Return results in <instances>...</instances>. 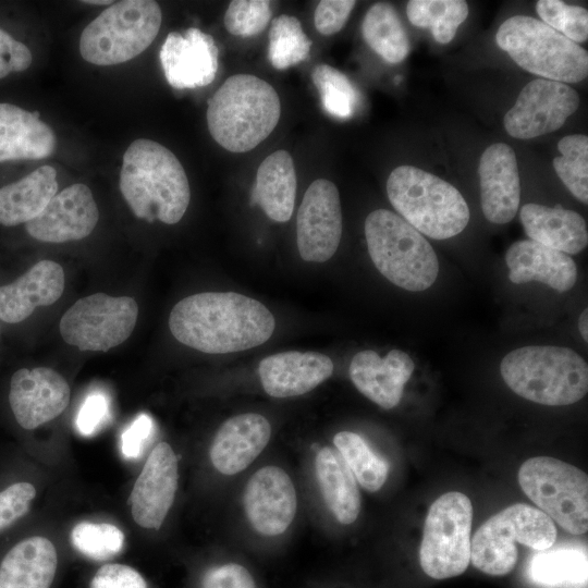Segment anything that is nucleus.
<instances>
[{
	"label": "nucleus",
	"instance_id": "423d86ee",
	"mask_svg": "<svg viewBox=\"0 0 588 588\" xmlns=\"http://www.w3.org/2000/svg\"><path fill=\"white\" fill-rule=\"evenodd\" d=\"M370 258L393 284L411 292L429 289L439 273V261L430 243L399 215L377 209L365 220Z\"/></svg>",
	"mask_w": 588,
	"mask_h": 588
},
{
	"label": "nucleus",
	"instance_id": "c9c22d12",
	"mask_svg": "<svg viewBox=\"0 0 588 588\" xmlns=\"http://www.w3.org/2000/svg\"><path fill=\"white\" fill-rule=\"evenodd\" d=\"M311 40L292 15L273 19L269 30L268 59L277 70H285L307 59Z\"/></svg>",
	"mask_w": 588,
	"mask_h": 588
},
{
	"label": "nucleus",
	"instance_id": "49530a36",
	"mask_svg": "<svg viewBox=\"0 0 588 588\" xmlns=\"http://www.w3.org/2000/svg\"><path fill=\"white\" fill-rule=\"evenodd\" d=\"M201 588H256V584L244 566L228 563L209 568L203 577Z\"/></svg>",
	"mask_w": 588,
	"mask_h": 588
},
{
	"label": "nucleus",
	"instance_id": "412c9836",
	"mask_svg": "<svg viewBox=\"0 0 588 588\" xmlns=\"http://www.w3.org/2000/svg\"><path fill=\"white\" fill-rule=\"evenodd\" d=\"M415 364L401 350L390 351L380 357L375 351H362L351 360L348 372L357 390L385 409L395 407L403 395Z\"/></svg>",
	"mask_w": 588,
	"mask_h": 588
},
{
	"label": "nucleus",
	"instance_id": "0eeeda50",
	"mask_svg": "<svg viewBox=\"0 0 588 588\" xmlns=\"http://www.w3.org/2000/svg\"><path fill=\"white\" fill-rule=\"evenodd\" d=\"M495 41L517 65L544 79L578 83L588 75L587 50L531 16L507 19Z\"/></svg>",
	"mask_w": 588,
	"mask_h": 588
},
{
	"label": "nucleus",
	"instance_id": "2eb2a0df",
	"mask_svg": "<svg viewBox=\"0 0 588 588\" xmlns=\"http://www.w3.org/2000/svg\"><path fill=\"white\" fill-rule=\"evenodd\" d=\"M177 481L176 455L167 442H160L147 457L128 498L134 522L159 529L173 504Z\"/></svg>",
	"mask_w": 588,
	"mask_h": 588
},
{
	"label": "nucleus",
	"instance_id": "09e8293b",
	"mask_svg": "<svg viewBox=\"0 0 588 588\" xmlns=\"http://www.w3.org/2000/svg\"><path fill=\"white\" fill-rule=\"evenodd\" d=\"M154 420L147 414H139L121 436V452L127 460H136L154 432Z\"/></svg>",
	"mask_w": 588,
	"mask_h": 588
},
{
	"label": "nucleus",
	"instance_id": "c756f323",
	"mask_svg": "<svg viewBox=\"0 0 588 588\" xmlns=\"http://www.w3.org/2000/svg\"><path fill=\"white\" fill-rule=\"evenodd\" d=\"M56 169L41 166L17 182L0 187V224L14 226L37 218L57 194Z\"/></svg>",
	"mask_w": 588,
	"mask_h": 588
},
{
	"label": "nucleus",
	"instance_id": "4468645a",
	"mask_svg": "<svg viewBox=\"0 0 588 588\" xmlns=\"http://www.w3.org/2000/svg\"><path fill=\"white\" fill-rule=\"evenodd\" d=\"M342 236V211L336 186L318 179L307 188L296 219V238L303 260L323 262L336 252Z\"/></svg>",
	"mask_w": 588,
	"mask_h": 588
},
{
	"label": "nucleus",
	"instance_id": "f3484780",
	"mask_svg": "<svg viewBox=\"0 0 588 588\" xmlns=\"http://www.w3.org/2000/svg\"><path fill=\"white\" fill-rule=\"evenodd\" d=\"M243 504L255 530L265 536H278L289 528L295 517L296 491L282 468L265 466L248 479Z\"/></svg>",
	"mask_w": 588,
	"mask_h": 588
},
{
	"label": "nucleus",
	"instance_id": "b1692460",
	"mask_svg": "<svg viewBox=\"0 0 588 588\" xmlns=\"http://www.w3.org/2000/svg\"><path fill=\"white\" fill-rule=\"evenodd\" d=\"M64 285V271L58 262L38 261L14 282L0 286V319L8 323L25 320L37 307L57 302Z\"/></svg>",
	"mask_w": 588,
	"mask_h": 588
},
{
	"label": "nucleus",
	"instance_id": "a18cd8bd",
	"mask_svg": "<svg viewBox=\"0 0 588 588\" xmlns=\"http://www.w3.org/2000/svg\"><path fill=\"white\" fill-rule=\"evenodd\" d=\"M355 4L353 0L320 1L314 14L316 29L326 36L338 33L345 25Z\"/></svg>",
	"mask_w": 588,
	"mask_h": 588
},
{
	"label": "nucleus",
	"instance_id": "9d476101",
	"mask_svg": "<svg viewBox=\"0 0 588 588\" xmlns=\"http://www.w3.org/2000/svg\"><path fill=\"white\" fill-rule=\"evenodd\" d=\"M525 494L573 535L588 529V477L581 469L548 456L525 461L518 471Z\"/></svg>",
	"mask_w": 588,
	"mask_h": 588
},
{
	"label": "nucleus",
	"instance_id": "79ce46f5",
	"mask_svg": "<svg viewBox=\"0 0 588 588\" xmlns=\"http://www.w3.org/2000/svg\"><path fill=\"white\" fill-rule=\"evenodd\" d=\"M36 497V488L26 481L14 482L0 491V532L26 515Z\"/></svg>",
	"mask_w": 588,
	"mask_h": 588
},
{
	"label": "nucleus",
	"instance_id": "4be33fe9",
	"mask_svg": "<svg viewBox=\"0 0 588 588\" xmlns=\"http://www.w3.org/2000/svg\"><path fill=\"white\" fill-rule=\"evenodd\" d=\"M333 368L324 354L287 351L265 357L258 375L266 393L281 399L311 391L331 377Z\"/></svg>",
	"mask_w": 588,
	"mask_h": 588
},
{
	"label": "nucleus",
	"instance_id": "393cba45",
	"mask_svg": "<svg viewBox=\"0 0 588 588\" xmlns=\"http://www.w3.org/2000/svg\"><path fill=\"white\" fill-rule=\"evenodd\" d=\"M505 262L515 284L538 281L566 292L576 283L577 268L572 257L531 240L513 243L506 250Z\"/></svg>",
	"mask_w": 588,
	"mask_h": 588
},
{
	"label": "nucleus",
	"instance_id": "8fccbe9b",
	"mask_svg": "<svg viewBox=\"0 0 588 588\" xmlns=\"http://www.w3.org/2000/svg\"><path fill=\"white\" fill-rule=\"evenodd\" d=\"M578 329L583 339L588 341V309L585 308L578 319Z\"/></svg>",
	"mask_w": 588,
	"mask_h": 588
},
{
	"label": "nucleus",
	"instance_id": "cd10ccee",
	"mask_svg": "<svg viewBox=\"0 0 588 588\" xmlns=\"http://www.w3.org/2000/svg\"><path fill=\"white\" fill-rule=\"evenodd\" d=\"M57 566V550L48 538L22 539L0 562V588H50Z\"/></svg>",
	"mask_w": 588,
	"mask_h": 588
},
{
	"label": "nucleus",
	"instance_id": "a878e982",
	"mask_svg": "<svg viewBox=\"0 0 588 588\" xmlns=\"http://www.w3.org/2000/svg\"><path fill=\"white\" fill-rule=\"evenodd\" d=\"M57 145L53 130L38 111L0 102V162L38 160L52 155Z\"/></svg>",
	"mask_w": 588,
	"mask_h": 588
},
{
	"label": "nucleus",
	"instance_id": "1a4fd4ad",
	"mask_svg": "<svg viewBox=\"0 0 588 588\" xmlns=\"http://www.w3.org/2000/svg\"><path fill=\"white\" fill-rule=\"evenodd\" d=\"M556 539L553 520L530 505L513 504L491 516L470 540V561L491 576L509 574L517 562L519 542L535 550L551 548Z\"/></svg>",
	"mask_w": 588,
	"mask_h": 588
},
{
	"label": "nucleus",
	"instance_id": "f257e3e1",
	"mask_svg": "<svg viewBox=\"0 0 588 588\" xmlns=\"http://www.w3.org/2000/svg\"><path fill=\"white\" fill-rule=\"evenodd\" d=\"M169 328L188 347L207 354H226L268 341L275 320L257 299L235 292H204L175 304Z\"/></svg>",
	"mask_w": 588,
	"mask_h": 588
},
{
	"label": "nucleus",
	"instance_id": "f03ea898",
	"mask_svg": "<svg viewBox=\"0 0 588 588\" xmlns=\"http://www.w3.org/2000/svg\"><path fill=\"white\" fill-rule=\"evenodd\" d=\"M119 186L135 217L175 224L191 199L187 175L180 160L163 145L134 140L123 155Z\"/></svg>",
	"mask_w": 588,
	"mask_h": 588
},
{
	"label": "nucleus",
	"instance_id": "9b49d317",
	"mask_svg": "<svg viewBox=\"0 0 588 588\" xmlns=\"http://www.w3.org/2000/svg\"><path fill=\"white\" fill-rule=\"evenodd\" d=\"M473 505L467 495L448 492L430 506L419 548V563L429 577L445 579L464 573L470 562Z\"/></svg>",
	"mask_w": 588,
	"mask_h": 588
},
{
	"label": "nucleus",
	"instance_id": "39448f33",
	"mask_svg": "<svg viewBox=\"0 0 588 588\" xmlns=\"http://www.w3.org/2000/svg\"><path fill=\"white\" fill-rule=\"evenodd\" d=\"M387 194L400 217L428 237L446 240L468 224L469 208L460 191L419 168H395L387 181Z\"/></svg>",
	"mask_w": 588,
	"mask_h": 588
},
{
	"label": "nucleus",
	"instance_id": "2f4dec72",
	"mask_svg": "<svg viewBox=\"0 0 588 588\" xmlns=\"http://www.w3.org/2000/svg\"><path fill=\"white\" fill-rule=\"evenodd\" d=\"M362 34L366 44L388 63H400L409 53L408 35L389 3L378 2L368 9Z\"/></svg>",
	"mask_w": 588,
	"mask_h": 588
},
{
	"label": "nucleus",
	"instance_id": "37998d69",
	"mask_svg": "<svg viewBox=\"0 0 588 588\" xmlns=\"http://www.w3.org/2000/svg\"><path fill=\"white\" fill-rule=\"evenodd\" d=\"M110 403L100 391L89 393L75 418V427L83 436H94L108 421Z\"/></svg>",
	"mask_w": 588,
	"mask_h": 588
},
{
	"label": "nucleus",
	"instance_id": "6e6552de",
	"mask_svg": "<svg viewBox=\"0 0 588 588\" xmlns=\"http://www.w3.org/2000/svg\"><path fill=\"white\" fill-rule=\"evenodd\" d=\"M161 22V9L156 1L113 2L83 29L81 56L95 65L130 61L152 44Z\"/></svg>",
	"mask_w": 588,
	"mask_h": 588
},
{
	"label": "nucleus",
	"instance_id": "a211bd4d",
	"mask_svg": "<svg viewBox=\"0 0 588 588\" xmlns=\"http://www.w3.org/2000/svg\"><path fill=\"white\" fill-rule=\"evenodd\" d=\"M98 220L99 211L91 191L77 183L56 194L37 218L25 223V228L37 241L65 243L88 236Z\"/></svg>",
	"mask_w": 588,
	"mask_h": 588
},
{
	"label": "nucleus",
	"instance_id": "58836bf2",
	"mask_svg": "<svg viewBox=\"0 0 588 588\" xmlns=\"http://www.w3.org/2000/svg\"><path fill=\"white\" fill-rule=\"evenodd\" d=\"M124 540L123 531L109 523L81 522L71 531L74 548L95 561H105L119 554Z\"/></svg>",
	"mask_w": 588,
	"mask_h": 588
},
{
	"label": "nucleus",
	"instance_id": "de8ad7c7",
	"mask_svg": "<svg viewBox=\"0 0 588 588\" xmlns=\"http://www.w3.org/2000/svg\"><path fill=\"white\" fill-rule=\"evenodd\" d=\"M32 59V52L26 45L0 28V79L12 72L25 71Z\"/></svg>",
	"mask_w": 588,
	"mask_h": 588
},
{
	"label": "nucleus",
	"instance_id": "3c124183",
	"mask_svg": "<svg viewBox=\"0 0 588 588\" xmlns=\"http://www.w3.org/2000/svg\"><path fill=\"white\" fill-rule=\"evenodd\" d=\"M83 3L86 4H94V5H109L112 4L113 1L110 0H85Z\"/></svg>",
	"mask_w": 588,
	"mask_h": 588
},
{
	"label": "nucleus",
	"instance_id": "4c0bfd02",
	"mask_svg": "<svg viewBox=\"0 0 588 588\" xmlns=\"http://www.w3.org/2000/svg\"><path fill=\"white\" fill-rule=\"evenodd\" d=\"M560 157L553 159V167L568 191L579 201L588 203V137L574 134L558 143Z\"/></svg>",
	"mask_w": 588,
	"mask_h": 588
},
{
	"label": "nucleus",
	"instance_id": "6ab92c4d",
	"mask_svg": "<svg viewBox=\"0 0 588 588\" xmlns=\"http://www.w3.org/2000/svg\"><path fill=\"white\" fill-rule=\"evenodd\" d=\"M159 58L168 83L176 89L209 85L218 71L213 37L195 27L169 33Z\"/></svg>",
	"mask_w": 588,
	"mask_h": 588
},
{
	"label": "nucleus",
	"instance_id": "72a5a7b5",
	"mask_svg": "<svg viewBox=\"0 0 588 588\" xmlns=\"http://www.w3.org/2000/svg\"><path fill=\"white\" fill-rule=\"evenodd\" d=\"M333 443L364 489L369 492L381 489L388 478L389 464L359 434L341 431L334 436Z\"/></svg>",
	"mask_w": 588,
	"mask_h": 588
},
{
	"label": "nucleus",
	"instance_id": "a19ab883",
	"mask_svg": "<svg viewBox=\"0 0 588 588\" xmlns=\"http://www.w3.org/2000/svg\"><path fill=\"white\" fill-rule=\"evenodd\" d=\"M272 15L267 0L231 1L225 14L224 26L234 36L249 37L261 33Z\"/></svg>",
	"mask_w": 588,
	"mask_h": 588
},
{
	"label": "nucleus",
	"instance_id": "7c9ffc66",
	"mask_svg": "<svg viewBox=\"0 0 588 588\" xmlns=\"http://www.w3.org/2000/svg\"><path fill=\"white\" fill-rule=\"evenodd\" d=\"M315 471L322 497L338 522L354 523L360 511V494L341 454L330 446L321 448L316 454Z\"/></svg>",
	"mask_w": 588,
	"mask_h": 588
},
{
	"label": "nucleus",
	"instance_id": "f8f14e48",
	"mask_svg": "<svg viewBox=\"0 0 588 588\" xmlns=\"http://www.w3.org/2000/svg\"><path fill=\"white\" fill-rule=\"evenodd\" d=\"M138 306L128 296L96 293L76 301L59 324L62 339L81 351L107 352L133 332Z\"/></svg>",
	"mask_w": 588,
	"mask_h": 588
},
{
	"label": "nucleus",
	"instance_id": "473e14b6",
	"mask_svg": "<svg viewBox=\"0 0 588 588\" xmlns=\"http://www.w3.org/2000/svg\"><path fill=\"white\" fill-rule=\"evenodd\" d=\"M529 576L544 587H583L587 583V554L581 549H547L534 555Z\"/></svg>",
	"mask_w": 588,
	"mask_h": 588
},
{
	"label": "nucleus",
	"instance_id": "ddd939ff",
	"mask_svg": "<svg viewBox=\"0 0 588 588\" xmlns=\"http://www.w3.org/2000/svg\"><path fill=\"white\" fill-rule=\"evenodd\" d=\"M578 106L579 96L567 84L537 78L522 89L504 127L512 137L534 138L560 128Z\"/></svg>",
	"mask_w": 588,
	"mask_h": 588
},
{
	"label": "nucleus",
	"instance_id": "dca6fc26",
	"mask_svg": "<svg viewBox=\"0 0 588 588\" xmlns=\"http://www.w3.org/2000/svg\"><path fill=\"white\" fill-rule=\"evenodd\" d=\"M70 387L47 367L19 369L11 378L9 402L17 424L33 430L58 417L70 403Z\"/></svg>",
	"mask_w": 588,
	"mask_h": 588
},
{
	"label": "nucleus",
	"instance_id": "e433bc0d",
	"mask_svg": "<svg viewBox=\"0 0 588 588\" xmlns=\"http://www.w3.org/2000/svg\"><path fill=\"white\" fill-rule=\"evenodd\" d=\"M311 78L328 114L338 119H350L354 114L359 94L345 74L331 65L318 64Z\"/></svg>",
	"mask_w": 588,
	"mask_h": 588
},
{
	"label": "nucleus",
	"instance_id": "c85d7f7f",
	"mask_svg": "<svg viewBox=\"0 0 588 588\" xmlns=\"http://www.w3.org/2000/svg\"><path fill=\"white\" fill-rule=\"evenodd\" d=\"M296 195V173L292 156L277 150L259 166L250 203L259 205L273 221L290 220Z\"/></svg>",
	"mask_w": 588,
	"mask_h": 588
},
{
	"label": "nucleus",
	"instance_id": "7ed1b4c3",
	"mask_svg": "<svg viewBox=\"0 0 588 588\" xmlns=\"http://www.w3.org/2000/svg\"><path fill=\"white\" fill-rule=\"evenodd\" d=\"M281 114L277 90L252 74L228 77L208 101L210 135L231 152H246L275 128Z\"/></svg>",
	"mask_w": 588,
	"mask_h": 588
},
{
	"label": "nucleus",
	"instance_id": "aec40b11",
	"mask_svg": "<svg viewBox=\"0 0 588 588\" xmlns=\"http://www.w3.org/2000/svg\"><path fill=\"white\" fill-rule=\"evenodd\" d=\"M478 174L486 219L497 224L510 222L520 201V180L513 148L504 143L490 145L480 157Z\"/></svg>",
	"mask_w": 588,
	"mask_h": 588
},
{
	"label": "nucleus",
	"instance_id": "f704fd0d",
	"mask_svg": "<svg viewBox=\"0 0 588 588\" xmlns=\"http://www.w3.org/2000/svg\"><path fill=\"white\" fill-rule=\"evenodd\" d=\"M406 13L409 22L421 28H430L439 44L450 42L468 15L464 0H412Z\"/></svg>",
	"mask_w": 588,
	"mask_h": 588
},
{
	"label": "nucleus",
	"instance_id": "5701e85b",
	"mask_svg": "<svg viewBox=\"0 0 588 588\" xmlns=\"http://www.w3.org/2000/svg\"><path fill=\"white\" fill-rule=\"evenodd\" d=\"M270 434V424L262 415L246 413L226 419L210 448L212 465L229 476L244 470L266 448Z\"/></svg>",
	"mask_w": 588,
	"mask_h": 588
},
{
	"label": "nucleus",
	"instance_id": "bb28decb",
	"mask_svg": "<svg viewBox=\"0 0 588 588\" xmlns=\"http://www.w3.org/2000/svg\"><path fill=\"white\" fill-rule=\"evenodd\" d=\"M519 219L531 241L555 250L575 255L588 244L586 221L573 210L530 203L522 207Z\"/></svg>",
	"mask_w": 588,
	"mask_h": 588
},
{
	"label": "nucleus",
	"instance_id": "ea45409f",
	"mask_svg": "<svg viewBox=\"0 0 588 588\" xmlns=\"http://www.w3.org/2000/svg\"><path fill=\"white\" fill-rule=\"evenodd\" d=\"M536 10L543 23L569 40L584 42L588 38V11L560 0H539Z\"/></svg>",
	"mask_w": 588,
	"mask_h": 588
},
{
	"label": "nucleus",
	"instance_id": "20e7f679",
	"mask_svg": "<svg viewBox=\"0 0 588 588\" xmlns=\"http://www.w3.org/2000/svg\"><path fill=\"white\" fill-rule=\"evenodd\" d=\"M500 372L507 387L520 397L548 405L578 402L588 391V366L573 350L530 345L506 354Z\"/></svg>",
	"mask_w": 588,
	"mask_h": 588
},
{
	"label": "nucleus",
	"instance_id": "c03bdc74",
	"mask_svg": "<svg viewBox=\"0 0 588 588\" xmlns=\"http://www.w3.org/2000/svg\"><path fill=\"white\" fill-rule=\"evenodd\" d=\"M89 588H147V583L135 568L110 563L98 568Z\"/></svg>",
	"mask_w": 588,
	"mask_h": 588
}]
</instances>
